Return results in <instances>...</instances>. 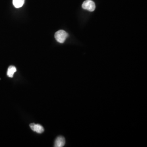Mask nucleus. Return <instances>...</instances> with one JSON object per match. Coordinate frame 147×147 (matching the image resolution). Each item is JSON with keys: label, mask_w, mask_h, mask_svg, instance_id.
<instances>
[{"label": "nucleus", "mask_w": 147, "mask_h": 147, "mask_svg": "<svg viewBox=\"0 0 147 147\" xmlns=\"http://www.w3.org/2000/svg\"><path fill=\"white\" fill-rule=\"evenodd\" d=\"M68 37V33L64 30H59L56 32L55 38L56 40L59 43H63Z\"/></svg>", "instance_id": "nucleus-1"}, {"label": "nucleus", "mask_w": 147, "mask_h": 147, "mask_svg": "<svg viewBox=\"0 0 147 147\" xmlns=\"http://www.w3.org/2000/svg\"><path fill=\"white\" fill-rule=\"evenodd\" d=\"M65 143V138L63 136H59L56 139L55 142L54 147H62Z\"/></svg>", "instance_id": "nucleus-4"}, {"label": "nucleus", "mask_w": 147, "mask_h": 147, "mask_svg": "<svg viewBox=\"0 0 147 147\" xmlns=\"http://www.w3.org/2000/svg\"><path fill=\"white\" fill-rule=\"evenodd\" d=\"M25 2V0H13L14 6L16 8H19L22 7Z\"/></svg>", "instance_id": "nucleus-6"}, {"label": "nucleus", "mask_w": 147, "mask_h": 147, "mask_svg": "<svg viewBox=\"0 0 147 147\" xmlns=\"http://www.w3.org/2000/svg\"><path fill=\"white\" fill-rule=\"evenodd\" d=\"M16 71V69L14 66L11 65L10 67H9V68L8 69V71H7V75L8 77L9 78H13L14 74Z\"/></svg>", "instance_id": "nucleus-5"}, {"label": "nucleus", "mask_w": 147, "mask_h": 147, "mask_svg": "<svg viewBox=\"0 0 147 147\" xmlns=\"http://www.w3.org/2000/svg\"><path fill=\"white\" fill-rule=\"evenodd\" d=\"M30 126L33 131L36 132L38 134H42L44 131V129L41 125L36 124L34 123H31Z\"/></svg>", "instance_id": "nucleus-3"}, {"label": "nucleus", "mask_w": 147, "mask_h": 147, "mask_svg": "<svg viewBox=\"0 0 147 147\" xmlns=\"http://www.w3.org/2000/svg\"><path fill=\"white\" fill-rule=\"evenodd\" d=\"M82 8L89 11H93L95 9V4L92 0H86L82 5Z\"/></svg>", "instance_id": "nucleus-2"}]
</instances>
